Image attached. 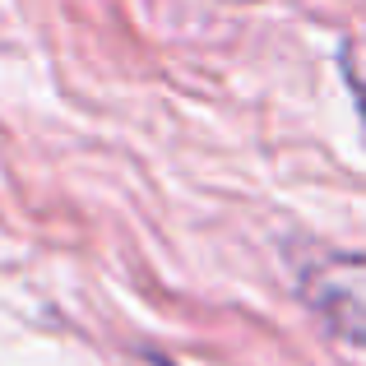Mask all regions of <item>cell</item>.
<instances>
[{
    "label": "cell",
    "instance_id": "cell-1",
    "mask_svg": "<svg viewBox=\"0 0 366 366\" xmlns=\"http://www.w3.org/2000/svg\"><path fill=\"white\" fill-rule=\"evenodd\" d=\"M302 297L334 334L366 343V255H330L311 264Z\"/></svg>",
    "mask_w": 366,
    "mask_h": 366
},
{
    "label": "cell",
    "instance_id": "cell-2",
    "mask_svg": "<svg viewBox=\"0 0 366 366\" xmlns=\"http://www.w3.org/2000/svg\"><path fill=\"white\" fill-rule=\"evenodd\" d=\"M348 84H352V98H357V112H362V121H366V70L357 65L352 46H348Z\"/></svg>",
    "mask_w": 366,
    "mask_h": 366
}]
</instances>
